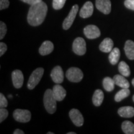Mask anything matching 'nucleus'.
<instances>
[{
  "mask_svg": "<svg viewBox=\"0 0 134 134\" xmlns=\"http://www.w3.org/2000/svg\"><path fill=\"white\" fill-rule=\"evenodd\" d=\"M132 99H133V102H134V95L133 96V98H132Z\"/></svg>",
  "mask_w": 134,
  "mask_h": 134,
  "instance_id": "obj_38",
  "label": "nucleus"
},
{
  "mask_svg": "<svg viewBox=\"0 0 134 134\" xmlns=\"http://www.w3.org/2000/svg\"><path fill=\"white\" fill-rule=\"evenodd\" d=\"M9 6V0H0V10L6 9Z\"/></svg>",
  "mask_w": 134,
  "mask_h": 134,
  "instance_id": "obj_31",
  "label": "nucleus"
},
{
  "mask_svg": "<svg viewBox=\"0 0 134 134\" xmlns=\"http://www.w3.org/2000/svg\"><path fill=\"white\" fill-rule=\"evenodd\" d=\"M14 134H24V132L23 131V130H20V129H16L14 130V132H13Z\"/></svg>",
  "mask_w": 134,
  "mask_h": 134,
  "instance_id": "obj_34",
  "label": "nucleus"
},
{
  "mask_svg": "<svg viewBox=\"0 0 134 134\" xmlns=\"http://www.w3.org/2000/svg\"><path fill=\"white\" fill-rule=\"evenodd\" d=\"M94 6L91 1H87L84 4L80 11V16L82 18H88L93 14Z\"/></svg>",
  "mask_w": 134,
  "mask_h": 134,
  "instance_id": "obj_13",
  "label": "nucleus"
},
{
  "mask_svg": "<svg viewBox=\"0 0 134 134\" xmlns=\"http://www.w3.org/2000/svg\"><path fill=\"white\" fill-rule=\"evenodd\" d=\"M124 50L127 57L129 60H134V42L128 40L126 41L124 46Z\"/></svg>",
  "mask_w": 134,
  "mask_h": 134,
  "instance_id": "obj_19",
  "label": "nucleus"
},
{
  "mask_svg": "<svg viewBox=\"0 0 134 134\" xmlns=\"http://www.w3.org/2000/svg\"><path fill=\"white\" fill-rule=\"evenodd\" d=\"M13 84L16 89H19L23 86L24 83V75L23 72L19 70H16L12 72Z\"/></svg>",
  "mask_w": 134,
  "mask_h": 134,
  "instance_id": "obj_11",
  "label": "nucleus"
},
{
  "mask_svg": "<svg viewBox=\"0 0 134 134\" xmlns=\"http://www.w3.org/2000/svg\"><path fill=\"white\" fill-rule=\"evenodd\" d=\"M47 134H53V132H47Z\"/></svg>",
  "mask_w": 134,
  "mask_h": 134,
  "instance_id": "obj_37",
  "label": "nucleus"
},
{
  "mask_svg": "<svg viewBox=\"0 0 134 134\" xmlns=\"http://www.w3.org/2000/svg\"><path fill=\"white\" fill-rule=\"evenodd\" d=\"M43 73H44V70L43 68H37L32 73L27 85L29 90H33L39 83L42 78Z\"/></svg>",
  "mask_w": 134,
  "mask_h": 134,
  "instance_id": "obj_3",
  "label": "nucleus"
},
{
  "mask_svg": "<svg viewBox=\"0 0 134 134\" xmlns=\"http://www.w3.org/2000/svg\"><path fill=\"white\" fill-rule=\"evenodd\" d=\"M66 0H53L52 6L55 10H60L63 8Z\"/></svg>",
  "mask_w": 134,
  "mask_h": 134,
  "instance_id": "obj_26",
  "label": "nucleus"
},
{
  "mask_svg": "<svg viewBox=\"0 0 134 134\" xmlns=\"http://www.w3.org/2000/svg\"><path fill=\"white\" fill-rule=\"evenodd\" d=\"M120 57V52L118 48H114L109 55V60L112 65L117 64L119 60Z\"/></svg>",
  "mask_w": 134,
  "mask_h": 134,
  "instance_id": "obj_21",
  "label": "nucleus"
},
{
  "mask_svg": "<svg viewBox=\"0 0 134 134\" xmlns=\"http://www.w3.org/2000/svg\"><path fill=\"white\" fill-rule=\"evenodd\" d=\"M8 103L6 97L3 93H0V107L1 108H5L8 106Z\"/></svg>",
  "mask_w": 134,
  "mask_h": 134,
  "instance_id": "obj_29",
  "label": "nucleus"
},
{
  "mask_svg": "<svg viewBox=\"0 0 134 134\" xmlns=\"http://www.w3.org/2000/svg\"><path fill=\"white\" fill-rule=\"evenodd\" d=\"M8 111L5 108H1L0 109V122H2L3 121L6 119L8 116Z\"/></svg>",
  "mask_w": 134,
  "mask_h": 134,
  "instance_id": "obj_28",
  "label": "nucleus"
},
{
  "mask_svg": "<svg viewBox=\"0 0 134 134\" xmlns=\"http://www.w3.org/2000/svg\"><path fill=\"white\" fill-rule=\"evenodd\" d=\"M132 85H133V86H134V78L133 80H132Z\"/></svg>",
  "mask_w": 134,
  "mask_h": 134,
  "instance_id": "obj_36",
  "label": "nucleus"
},
{
  "mask_svg": "<svg viewBox=\"0 0 134 134\" xmlns=\"http://www.w3.org/2000/svg\"><path fill=\"white\" fill-rule=\"evenodd\" d=\"M7 32V26L3 21L0 22V39H3Z\"/></svg>",
  "mask_w": 134,
  "mask_h": 134,
  "instance_id": "obj_27",
  "label": "nucleus"
},
{
  "mask_svg": "<svg viewBox=\"0 0 134 134\" xmlns=\"http://www.w3.org/2000/svg\"><path fill=\"white\" fill-rule=\"evenodd\" d=\"M103 85L105 91L110 92L114 90L115 84L113 78H110V77H105L103 79Z\"/></svg>",
  "mask_w": 134,
  "mask_h": 134,
  "instance_id": "obj_22",
  "label": "nucleus"
},
{
  "mask_svg": "<svg viewBox=\"0 0 134 134\" xmlns=\"http://www.w3.org/2000/svg\"><path fill=\"white\" fill-rule=\"evenodd\" d=\"M8 49V47L4 42L0 43V57H2Z\"/></svg>",
  "mask_w": 134,
  "mask_h": 134,
  "instance_id": "obj_32",
  "label": "nucleus"
},
{
  "mask_svg": "<svg viewBox=\"0 0 134 134\" xmlns=\"http://www.w3.org/2000/svg\"><path fill=\"white\" fill-rule=\"evenodd\" d=\"M130 91L129 90V88H122L121 90L117 92L115 94L114 99L116 102H120L124 99L130 95Z\"/></svg>",
  "mask_w": 134,
  "mask_h": 134,
  "instance_id": "obj_23",
  "label": "nucleus"
},
{
  "mask_svg": "<svg viewBox=\"0 0 134 134\" xmlns=\"http://www.w3.org/2000/svg\"><path fill=\"white\" fill-rule=\"evenodd\" d=\"M93 103L95 106H99L103 103L104 100V93L102 90H96L93 94Z\"/></svg>",
  "mask_w": 134,
  "mask_h": 134,
  "instance_id": "obj_20",
  "label": "nucleus"
},
{
  "mask_svg": "<svg viewBox=\"0 0 134 134\" xmlns=\"http://www.w3.org/2000/svg\"><path fill=\"white\" fill-rule=\"evenodd\" d=\"M96 7L104 14H109L111 11V2L110 0H96Z\"/></svg>",
  "mask_w": 134,
  "mask_h": 134,
  "instance_id": "obj_12",
  "label": "nucleus"
},
{
  "mask_svg": "<svg viewBox=\"0 0 134 134\" xmlns=\"http://www.w3.org/2000/svg\"><path fill=\"white\" fill-rule=\"evenodd\" d=\"M79 6L78 4H75L70 10L69 14L66 18H65L63 23V28L64 30L69 29L73 24L75 18H76L77 13L78 11Z\"/></svg>",
  "mask_w": 134,
  "mask_h": 134,
  "instance_id": "obj_7",
  "label": "nucleus"
},
{
  "mask_svg": "<svg viewBox=\"0 0 134 134\" xmlns=\"http://www.w3.org/2000/svg\"><path fill=\"white\" fill-rule=\"evenodd\" d=\"M118 114L120 117L130 118L134 116V108L131 106H124L118 109Z\"/></svg>",
  "mask_w": 134,
  "mask_h": 134,
  "instance_id": "obj_17",
  "label": "nucleus"
},
{
  "mask_svg": "<svg viewBox=\"0 0 134 134\" xmlns=\"http://www.w3.org/2000/svg\"><path fill=\"white\" fill-rule=\"evenodd\" d=\"M73 51L75 53L78 55H83L86 52V42L82 37H77L73 41Z\"/></svg>",
  "mask_w": 134,
  "mask_h": 134,
  "instance_id": "obj_5",
  "label": "nucleus"
},
{
  "mask_svg": "<svg viewBox=\"0 0 134 134\" xmlns=\"http://www.w3.org/2000/svg\"><path fill=\"white\" fill-rule=\"evenodd\" d=\"M13 117L16 121L21 123H26L31 120V113L28 110L18 109L13 113Z\"/></svg>",
  "mask_w": 134,
  "mask_h": 134,
  "instance_id": "obj_6",
  "label": "nucleus"
},
{
  "mask_svg": "<svg viewBox=\"0 0 134 134\" xmlns=\"http://www.w3.org/2000/svg\"><path fill=\"white\" fill-rule=\"evenodd\" d=\"M67 134H76V133H75V132H68V133Z\"/></svg>",
  "mask_w": 134,
  "mask_h": 134,
  "instance_id": "obj_35",
  "label": "nucleus"
},
{
  "mask_svg": "<svg viewBox=\"0 0 134 134\" xmlns=\"http://www.w3.org/2000/svg\"><path fill=\"white\" fill-rule=\"evenodd\" d=\"M57 100L53 94L52 90H47L43 96V104L47 113L54 114L57 110Z\"/></svg>",
  "mask_w": 134,
  "mask_h": 134,
  "instance_id": "obj_2",
  "label": "nucleus"
},
{
  "mask_svg": "<svg viewBox=\"0 0 134 134\" xmlns=\"http://www.w3.org/2000/svg\"><path fill=\"white\" fill-rule=\"evenodd\" d=\"M118 69L119 71L122 75L124 76L128 77L130 76V70L129 68V66L125 62L122 61L119 63L118 65Z\"/></svg>",
  "mask_w": 134,
  "mask_h": 134,
  "instance_id": "obj_24",
  "label": "nucleus"
},
{
  "mask_svg": "<svg viewBox=\"0 0 134 134\" xmlns=\"http://www.w3.org/2000/svg\"><path fill=\"white\" fill-rule=\"evenodd\" d=\"M66 76L70 81L79 83L83 78V73L80 68L71 67L66 72Z\"/></svg>",
  "mask_w": 134,
  "mask_h": 134,
  "instance_id": "obj_4",
  "label": "nucleus"
},
{
  "mask_svg": "<svg viewBox=\"0 0 134 134\" xmlns=\"http://www.w3.org/2000/svg\"><path fill=\"white\" fill-rule=\"evenodd\" d=\"M113 80L117 86L121 87L122 88H129L130 87V83L128 80L125 79L123 75H116L113 77Z\"/></svg>",
  "mask_w": 134,
  "mask_h": 134,
  "instance_id": "obj_18",
  "label": "nucleus"
},
{
  "mask_svg": "<svg viewBox=\"0 0 134 134\" xmlns=\"http://www.w3.org/2000/svg\"><path fill=\"white\" fill-rule=\"evenodd\" d=\"M52 91L53 96L57 101H62L66 97V90L59 84H57L56 85L53 86Z\"/></svg>",
  "mask_w": 134,
  "mask_h": 134,
  "instance_id": "obj_14",
  "label": "nucleus"
},
{
  "mask_svg": "<svg viewBox=\"0 0 134 134\" xmlns=\"http://www.w3.org/2000/svg\"><path fill=\"white\" fill-rule=\"evenodd\" d=\"M114 42L113 40L110 38H105L103 40V41L100 43L99 50L101 52L104 53H109L112 51L113 49Z\"/></svg>",
  "mask_w": 134,
  "mask_h": 134,
  "instance_id": "obj_16",
  "label": "nucleus"
},
{
  "mask_svg": "<svg viewBox=\"0 0 134 134\" xmlns=\"http://www.w3.org/2000/svg\"><path fill=\"white\" fill-rule=\"evenodd\" d=\"M69 116L73 123L77 127H81L84 124V118L79 110L72 109L69 112Z\"/></svg>",
  "mask_w": 134,
  "mask_h": 134,
  "instance_id": "obj_9",
  "label": "nucleus"
},
{
  "mask_svg": "<svg viewBox=\"0 0 134 134\" xmlns=\"http://www.w3.org/2000/svg\"><path fill=\"white\" fill-rule=\"evenodd\" d=\"M50 76L54 83L57 84L62 83L64 80V73L62 67L60 66H55L52 70Z\"/></svg>",
  "mask_w": 134,
  "mask_h": 134,
  "instance_id": "obj_10",
  "label": "nucleus"
},
{
  "mask_svg": "<svg viewBox=\"0 0 134 134\" xmlns=\"http://www.w3.org/2000/svg\"><path fill=\"white\" fill-rule=\"evenodd\" d=\"M122 129L125 134H134V124L132 122L125 120L122 124Z\"/></svg>",
  "mask_w": 134,
  "mask_h": 134,
  "instance_id": "obj_25",
  "label": "nucleus"
},
{
  "mask_svg": "<svg viewBox=\"0 0 134 134\" xmlns=\"http://www.w3.org/2000/svg\"><path fill=\"white\" fill-rule=\"evenodd\" d=\"M83 32L85 36L89 39H94L100 36L99 29L94 25H88L85 27Z\"/></svg>",
  "mask_w": 134,
  "mask_h": 134,
  "instance_id": "obj_8",
  "label": "nucleus"
},
{
  "mask_svg": "<svg viewBox=\"0 0 134 134\" xmlns=\"http://www.w3.org/2000/svg\"><path fill=\"white\" fill-rule=\"evenodd\" d=\"M53 49H54V46H53V43L49 41H46L43 42L42 44L41 45L38 52L41 55L44 56V55H48L52 52Z\"/></svg>",
  "mask_w": 134,
  "mask_h": 134,
  "instance_id": "obj_15",
  "label": "nucleus"
},
{
  "mask_svg": "<svg viewBox=\"0 0 134 134\" xmlns=\"http://www.w3.org/2000/svg\"><path fill=\"white\" fill-rule=\"evenodd\" d=\"M48 7L46 3L41 1L31 5L27 19L31 26H38L42 24L47 14Z\"/></svg>",
  "mask_w": 134,
  "mask_h": 134,
  "instance_id": "obj_1",
  "label": "nucleus"
},
{
  "mask_svg": "<svg viewBox=\"0 0 134 134\" xmlns=\"http://www.w3.org/2000/svg\"><path fill=\"white\" fill-rule=\"evenodd\" d=\"M20 1H23L25 3H27V4L32 5L33 4H35V3L40 2V1H42V0H20Z\"/></svg>",
  "mask_w": 134,
  "mask_h": 134,
  "instance_id": "obj_33",
  "label": "nucleus"
},
{
  "mask_svg": "<svg viewBox=\"0 0 134 134\" xmlns=\"http://www.w3.org/2000/svg\"><path fill=\"white\" fill-rule=\"evenodd\" d=\"M124 5L127 9L134 11V0H125Z\"/></svg>",
  "mask_w": 134,
  "mask_h": 134,
  "instance_id": "obj_30",
  "label": "nucleus"
}]
</instances>
